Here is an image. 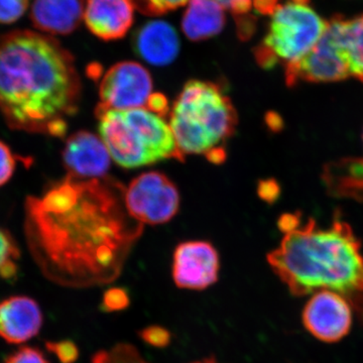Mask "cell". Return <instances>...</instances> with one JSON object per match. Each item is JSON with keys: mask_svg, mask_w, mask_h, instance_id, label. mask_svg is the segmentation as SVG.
<instances>
[{"mask_svg": "<svg viewBox=\"0 0 363 363\" xmlns=\"http://www.w3.org/2000/svg\"><path fill=\"white\" fill-rule=\"evenodd\" d=\"M80 89L73 58L56 40L30 30L0 40V111L11 128L63 136Z\"/></svg>", "mask_w": 363, "mask_h": 363, "instance_id": "7a4b0ae2", "label": "cell"}, {"mask_svg": "<svg viewBox=\"0 0 363 363\" xmlns=\"http://www.w3.org/2000/svg\"><path fill=\"white\" fill-rule=\"evenodd\" d=\"M84 11V0H35L30 18L43 32L68 35L80 25Z\"/></svg>", "mask_w": 363, "mask_h": 363, "instance_id": "2e32d148", "label": "cell"}, {"mask_svg": "<svg viewBox=\"0 0 363 363\" xmlns=\"http://www.w3.org/2000/svg\"><path fill=\"white\" fill-rule=\"evenodd\" d=\"M322 181L332 197L363 202V157H343L325 164Z\"/></svg>", "mask_w": 363, "mask_h": 363, "instance_id": "e0dca14e", "label": "cell"}, {"mask_svg": "<svg viewBox=\"0 0 363 363\" xmlns=\"http://www.w3.org/2000/svg\"><path fill=\"white\" fill-rule=\"evenodd\" d=\"M4 363H50V362L39 348L23 346L9 354Z\"/></svg>", "mask_w": 363, "mask_h": 363, "instance_id": "484cf974", "label": "cell"}, {"mask_svg": "<svg viewBox=\"0 0 363 363\" xmlns=\"http://www.w3.org/2000/svg\"><path fill=\"white\" fill-rule=\"evenodd\" d=\"M350 298L332 291L313 294L302 313L303 324L318 340L338 342L350 333L352 325Z\"/></svg>", "mask_w": 363, "mask_h": 363, "instance_id": "30bf717a", "label": "cell"}, {"mask_svg": "<svg viewBox=\"0 0 363 363\" xmlns=\"http://www.w3.org/2000/svg\"><path fill=\"white\" fill-rule=\"evenodd\" d=\"M225 9L213 0H189L182 18V30L193 42L218 35L225 26Z\"/></svg>", "mask_w": 363, "mask_h": 363, "instance_id": "ac0fdd59", "label": "cell"}, {"mask_svg": "<svg viewBox=\"0 0 363 363\" xmlns=\"http://www.w3.org/2000/svg\"><path fill=\"white\" fill-rule=\"evenodd\" d=\"M301 220H302V215L300 212L281 215L278 222L279 230L284 234L293 233V231L300 228Z\"/></svg>", "mask_w": 363, "mask_h": 363, "instance_id": "1f68e13d", "label": "cell"}, {"mask_svg": "<svg viewBox=\"0 0 363 363\" xmlns=\"http://www.w3.org/2000/svg\"><path fill=\"white\" fill-rule=\"evenodd\" d=\"M124 203L135 220L143 225H159L178 213L180 194L168 177L159 172H147L136 177L125 188Z\"/></svg>", "mask_w": 363, "mask_h": 363, "instance_id": "52a82bcc", "label": "cell"}, {"mask_svg": "<svg viewBox=\"0 0 363 363\" xmlns=\"http://www.w3.org/2000/svg\"><path fill=\"white\" fill-rule=\"evenodd\" d=\"M327 26L328 21L307 1L292 0L278 6L271 14L266 37L255 50L257 63L264 69L295 63L321 39Z\"/></svg>", "mask_w": 363, "mask_h": 363, "instance_id": "8992f818", "label": "cell"}, {"mask_svg": "<svg viewBox=\"0 0 363 363\" xmlns=\"http://www.w3.org/2000/svg\"><path fill=\"white\" fill-rule=\"evenodd\" d=\"M169 112V126L183 156L207 157L224 149L238 124L233 102L218 85L209 81L186 83Z\"/></svg>", "mask_w": 363, "mask_h": 363, "instance_id": "277c9868", "label": "cell"}, {"mask_svg": "<svg viewBox=\"0 0 363 363\" xmlns=\"http://www.w3.org/2000/svg\"><path fill=\"white\" fill-rule=\"evenodd\" d=\"M63 157L68 176L79 180L105 178L112 160L101 138L86 130L67 140Z\"/></svg>", "mask_w": 363, "mask_h": 363, "instance_id": "7c38bea8", "label": "cell"}, {"mask_svg": "<svg viewBox=\"0 0 363 363\" xmlns=\"http://www.w3.org/2000/svg\"><path fill=\"white\" fill-rule=\"evenodd\" d=\"M30 0H0V23L20 20L26 13Z\"/></svg>", "mask_w": 363, "mask_h": 363, "instance_id": "d4e9b609", "label": "cell"}, {"mask_svg": "<svg viewBox=\"0 0 363 363\" xmlns=\"http://www.w3.org/2000/svg\"><path fill=\"white\" fill-rule=\"evenodd\" d=\"M350 77L347 61L328 26L321 39L304 57L285 67L289 87L298 82L332 83Z\"/></svg>", "mask_w": 363, "mask_h": 363, "instance_id": "9c48e42d", "label": "cell"}, {"mask_svg": "<svg viewBox=\"0 0 363 363\" xmlns=\"http://www.w3.org/2000/svg\"><path fill=\"white\" fill-rule=\"evenodd\" d=\"M91 363H150L130 343H118L111 350L98 351Z\"/></svg>", "mask_w": 363, "mask_h": 363, "instance_id": "ffe728a7", "label": "cell"}, {"mask_svg": "<svg viewBox=\"0 0 363 363\" xmlns=\"http://www.w3.org/2000/svg\"><path fill=\"white\" fill-rule=\"evenodd\" d=\"M266 123L267 128L272 133H279L284 128L283 117L277 112H267L266 114Z\"/></svg>", "mask_w": 363, "mask_h": 363, "instance_id": "d6a6232c", "label": "cell"}, {"mask_svg": "<svg viewBox=\"0 0 363 363\" xmlns=\"http://www.w3.org/2000/svg\"><path fill=\"white\" fill-rule=\"evenodd\" d=\"M152 90V78L147 68L136 62H121L102 78L99 105L116 111L142 108L147 106Z\"/></svg>", "mask_w": 363, "mask_h": 363, "instance_id": "ba28073f", "label": "cell"}, {"mask_svg": "<svg viewBox=\"0 0 363 363\" xmlns=\"http://www.w3.org/2000/svg\"><path fill=\"white\" fill-rule=\"evenodd\" d=\"M83 18L99 39L119 40L133 26L135 4L133 0H87Z\"/></svg>", "mask_w": 363, "mask_h": 363, "instance_id": "5bb4252c", "label": "cell"}, {"mask_svg": "<svg viewBox=\"0 0 363 363\" xmlns=\"http://www.w3.org/2000/svg\"><path fill=\"white\" fill-rule=\"evenodd\" d=\"M124 190L111 179L68 176L28 200L26 238L48 279L85 289L119 278L143 226L128 213Z\"/></svg>", "mask_w": 363, "mask_h": 363, "instance_id": "6da1fadb", "label": "cell"}, {"mask_svg": "<svg viewBox=\"0 0 363 363\" xmlns=\"http://www.w3.org/2000/svg\"><path fill=\"white\" fill-rule=\"evenodd\" d=\"M44 316L37 301L13 296L0 302V337L9 344H21L37 336Z\"/></svg>", "mask_w": 363, "mask_h": 363, "instance_id": "4fadbf2b", "label": "cell"}, {"mask_svg": "<svg viewBox=\"0 0 363 363\" xmlns=\"http://www.w3.org/2000/svg\"><path fill=\"white\" fill-rule=\"evenodd\" d=\"M20 252L11 236L0 228V278L11 279L18 272Z\"/></svg>", "mask_w": 363, "mask_h": 363, "instance_id": "44dd1931", "label": "cell"}, {"mask_svg": "<svg viewBox=\"0 0 363 363\" xmlns=\"http://www.w3.org/2000/svg\"><path fill=\"white\" fill-rule=\"evenodd\" d=\"M130 305V294L123 288L114 286L105 291L102 297L101 309L104 312H119L128 309Z\"/></svg>", "mask_w": 363, "mask_h": 363, "instance_id": "7402d4cb", "label": "cell"}, {"mask_svg": "<svg viewBox=\"0 0 363 363\" xmlns=\"http://www.w3.org/2000/svg\"><path fill=\"white\" fill-rule=\"evenodd\" d=\"M48 350L54 353L62 363H74L79 357V350L75 343L70 340L59 342H47Z\"/></svg>", "mask_w": 363, "mask_h": 363, "instance_id": "4316f807", "label": "cell"}, {"mask_svg": "<svg viewBox=\"0 0 363 363\" xmlns=\"http://www.w3.org/2000/svg\"><path fill=\"white\" fill-rule=\"evenodd\" d=\"M145 107H147L149 111L162 117L166 116V114L171 111L168 99H167L164 95L161 94V93H152Z\"/></svg>", "mask_w": 363, "mask_h": 363, "instance_id": "4dcf8cb0", "label": "cell"}, {"mask_svg": "<svg viewBox=\"0 0 363 363\" xmlns=\"http://www.w3.org/2000/svg\"><path fill=\"white\" fill-rule=\"evenodd\" d=\"M138 335L143 342L152 347L166 348L172 341L171 332L159 325H150V326L145 327L140 331Z\"/></svg>", "mask_w": 363, "mask_h": 363, "instance_id": "cb8c5ba5", "label": "cell"}, {"mask_svg": "<svg viewBox=\"0 0 363 363\" xmlns=\"http://www.w3.org/2000/svg\"><path fill=\"white\" fill-rule=\"evenodd\" d=\"M191 363H220L217 362L216 358L215 357H207L203 358L201 360H197V362H191Z\"/></svg>", "mask_w": 363, "mask_h": 363, "instance_id": "836d02e7", "label": "cell"}, {"mask_svg": "<svg viewBox=\"0 0 363 363\" xmlns=\"http://www.w3.org/2000/svg\"><path fill=\"white\" fill-rule=\"evenodd\" d=\"M328 26L347 61L350 77L363 82V14L351 18L334 16Z\"/></svg>", "mask_w": 363, "mask_h": 363, "instance_id": "d6986e66", "label": "cell"}, {"mask_svg": "<svg viewBox=\"0 0 363 363\" xmlns=\"http://www.w3.org/2000/svg\"><path fill=\"white\" fill-rule=\"evenodd\" d=\"M98 128L111 159L124 169L184 161L171 126L147 107L116 111L98 105Z\"/></svg>", "mask_w": 363, "mask_h": 363, "instance_id": "5b68a950", "label": "cell"}, {"mask_svg": "<svg viewBox=\"0 0 363 363\" xmlns=\"http://www.w3.org/2000/svg\"><path fill=\"white\" fill-rule=\"evenodd\" d=\"M16 167V157L6 143L0 142V187L13 177Z\"/></svg>", "mask_w": 363, "mask_h": 363, "instance_id": "83f0119b", "label": "cell"}, {"mask_svg": "<svg viewBox=\"0 0 363 363\" xmlns=\"http://www.w3.org/2000/svg\"><path fill=\"white\" fill-rule=\"evenodd\" d=\"M281 193V186L274 179H266V180L259 182L257 194H259L260 199L264 200V202L272 204L279 199Z\"/></svg>", "mask_w": 363, "mask_h": 363, "instance_id": "f1b7e54d", "label": "cell"}, {"mask_svg": "<svg viewBox=\"0 0 363 363\" xmlns=\"http://www.w3.org/2000/svg\"><path fill=\"white\" fill-rule=\"evenodd\" d=\"M267 262L296 297L320 291L341 294L350 302L363 297L362 241L342 219L325 228L309 219L285 234Z\"/></svg>", "mask_w": 363, "mask_h": 363, "instance_id": "3957f363", "label": "cell"}, {"mask_svg": "<svg viewBox=\"0 0 363 363\" xmlns=\"http://www.w3.org/2000/svg\"><path fill=\"white\" fill-rule=\"evenodd\" d=\"M135 6L143 13L160 16L186 6L189 0H133Z\"/></svg>", "mask_w": 363, "mask_h": 363, "instance_id": "603a6c76", "label": "cell"}, {"mask_svg": "<svg viewBox=\"0 0 363 363\" xmlns=\"http://www.w3.org/2000/svg\"><path fill=\"white\" fill-rule=\"evenodd\" d=\"M220 259L216 248L206 241H187L177 247L173 257V279L178 288L203 291L219 279Z\"/></svg>", "mask_w": 363, "mask_h": 363, "instance_id": "8fae6325", "label": "cell"}, {"mask_svg": "<svg viewBox=\"0 0 363 363\" xmlns=\"http://www.w3.org/2000/svg\"><path fill=\"white\" fill-rule=\"evenodd\" d=\"M220 4L224 9H228L236 16H243L250 13L255 0H213Z\"/></svg>", "mask_w": 363, "mask_h": 363, "instance_id": "f546056e", "label": "cell"}, {"mask_svg": "<svg viewBox=\"0 0 363 363\" xmlns=\"http://www.w3.org/2000/svg\"><path fill=\"white\" fill-rule=\"evenodd\" d=\"M351 304H352V305L357 304V306H359V307H362V315H363V300H362V298H357V300L352 301V302H351Z\"/></svg>", "mask_w": 363, "mask_h": 363, "instance_id": "e575fe53", "label": "cell"}, {"mask_svg": "<svg viewBox=\"0 0 363 363\" xmlns=\"http://www.w3.org/2000/svg\"><path fill=\"white\" fill-rule=\"evenodd\" d=\"M136 54L154 66H167L173 63L180 52V39L171 23L164 21H152L145 23L135 33Z\"/></svg>", "mask_w": 363, "mask_h": 363, "instance_id": "9a60e30c", "label": "cell"}]
</instances>
